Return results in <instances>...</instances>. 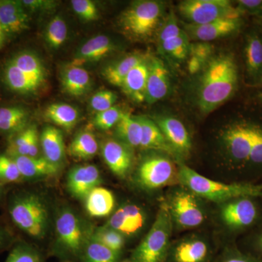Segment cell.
<instances>
[{
  "mask_svg": "<svg viewBox=\"0 0 262 262\" xmlns=\"http://www.w3.org/2000/svg\"><path fill=\"white\" fill-rule=\"evenodd\" d=\"M12 63L39 86L46 80V70L40 58L34 52L22 51L9 58Z\"/></svg>",
  "mask_w": 262,
  "mask_h": 262,
  "instance_id": "29",
  "label": "cell"
},
{
  "mask_svg": "<svg viewBox=\"0 0 262 262\" xmlns=\"http://www.w3.org/2000/svg\"><path fill=\"white\" fill-rule=\"evenodd\" d=\"M119 256V253L100 244L90 235L80 260L82 262H117Z\"/></svg>",
  "mask_w": 262,
  "mask_h": 262,
  "instance_id": "38",
  "label": "cell"
},
{
  "mask_svg": "<svg viewBox=\"0 0 262 262\" xmlns=\"http://www.w3.org/2000/svg\"><path fill=\"white\" fill-rule=\"evenodd\" d=\"M3 193H4V186L0 185V198L3 195Z\"/></svg>",
  "mask_w": 262,
  "mask_h": 262,
  "instance_id": "53",
  "label": "cell"
},
{
  "mask_svg": "<svg viewBox=\"0 0 262 262\" xmlns=\"http://www.w3.org/2000/svg\"><path fill=\"white\" fill-rule=\"evenodd\" d=\"M259 98H260V100H261V101L262 102V94L259 95Z\"/></svg>",
  "mask_w": 262,
  "mask_h": 262,
  "instance_id": "54",
  "label": "cell"
},
{
  "mask_svg": "<svg viewBox=\"0 0 262 262\" xmlns=\"http://www.w3.org/2000/svg\"><path fill=\"white\" fill-rule=\"evenodd\" d=\"M259 211L253 198L242 196L224 203L221 217L227 227L241 230L252 226L257 221Z\"/></svg>",
  "mask_w": 262,
  "mask_h": 262,
  "instance_id": "11",
  "label": "cell"
},
{
  "mask_svg": "<svg viewBox=\"0 0 262 262\" xmlns=\"http://www.w3.org/2000/svg\"><path fill=\"white\" fill-rule=\"evenodd\" d=\"M170 88V73L166 66L160 58H150L145 102L152 104L166 97Z\"/></svg>",
  "mask_w": 262,
  "mask_h": 262,
  "instance_id": "19",
  "label": "cell"
},
{
  "mask_svg": "<svg viewBox=\"0 0 262 262\" xmlns=\"http://www.w3.org/2000/svg\"><path fill=\"white\" fill-rule=\"evenodd\" d=\"M29 113L22 106L0 107V134L10 136L29 126Z\"/></svg>",
  "mask_w": 262,
  "mask_h": 262,
  "instance_id": "28",
  "label": "cell"
},
{
  "mask_svg": "<svg viewBox=\"0 0 262 262\" xmlns=\"http://www.w3.org/2000/svg\"><path fill=\"white\" fill-rule=\"evenodd\" d=\"M145 213L135 204H125L112 215L106 226L118 231L124 236H132L139 232L145 223Z\"/></svg>",
  "mask_w": 262,
  "mask_h": 262,
  "instance_id": "18",
  "label": "cell"
},
{
  "mask_svg": "<svg viewBox=\"0 0 262 262\" xmlns=\"http://www.w3.org/2000/svg\"><path fill=\"white\" fill-rule=\"evenodd\" d=\"M117 140L126 144L131 149L140 147L142 128L138 117L131 116L128 113H124L115 126Z\"/></svg>",
  "mask_w": 262,
  "mask_h": 262,
  "instance_id": "33",
  "label": "cell"
},
{
  "mask_svg": "<svg viewBox=\"0 0 262 262\" xmlns=\"http://www.w3.org/2000/svg\"><path fill=\"white\" fill-rule=\"evenodd\" d=\"M91 236L100 244L119 254L125 246V236L106 225L92 229Z\"/></svg>",
  "mask_w": 262,
  "mask_h": 262,
  "instance_id": "39",
  "label": "cell"
},
{
  "mask_svg": "<svg viewBox=\"0 0 262 262\" xmlns=\"http://www.w3.org/2000/svg\"><path fill=\"white\" fill-rule=\"evenodd\" d=\"M260 81H261V82L262 83V75H261V78H260Z\"/></svg>",
  "mask_w": 262,
  "mask_h": 262,
  "instance_id": "55",
  "label": "cell"
},
{
  "mask_svg": "<svg viewBox=\"0 0 262 262\" xmlns=\"http://www.w3.org/2000/svg\"><path fill=\"white\" fill-rule=\"evenodd\" d=\"M172 220L181 228H194L204 222L205 213L196 196L190 191H178L168 205Z\"/></svg>",
  "mask_w": 262,
  "mask_h": 262,
  "instance_id": "10",
  "label": "cell"
},
{
  "mask_svg": "<svg viewBox=\"0 0 262 262\" xmlns=\"http://www.w3.org/2000/svg\"><path fill=\"white\" fill-rule=\"evenodd\" d=\"M21 3L26 10L31 12H47L57 6L56 2L51 0H23Z\"/></svg>",
  "mask_w": 262,
  "mask_h": 262,
  "instance_id": "48",
  "label": "cell"
},
{
  "mask_svg": "<svg viewBox=\"0 0 262 262\" xmlns=\"http://www.w3.org/2000/svg\"><path fill=\"white\" fill-rule=\"evenodd\" d=\"M190 43L176 15L170 13L164 20L158 34V44L162 53L174 61H184L189 54Z\"/></svg>",
  "mask_w": 262,
  "mask_h": 262,
  "instance_id": "9",
  "label": "cell"
},
{
  "mask_svg": "<svg viewBox=\"0 0 262 262\" xmlns=\"http://www.w3.org/2000/svg\"><path fill=\"white\" fill-rule=\"evenodd\" d=\"M208 253V246L204 241L188 239L177 246L173 258L176 262H204Z\"/></svg>",
  "mask_w": 262,
  "mask_h": 262,
  "instance_id": "36",
  "label": "cell"
},
{
  "mask_svg": "<svg viewBox=\"0 0 262 262\" xmlns=\"http://www.w3.org/2000/svg\"><path fill=\"white\" fill-rule=\"evenodd\" d=\"M101 154L108 168L117 177H126L133 165L132 149L117 139H108L103 143Z\"/></svg>",
  "mask_w": 262,
  "mask_h": 262,
  "instance_id": "17",
  "label": "cell"
},
{
  "mask_svg": "<svg viewBox=\"0 0 262 262\" xmlns=\"http://www.w3.org/2000/svg\"><path fill=\"white\" fill-rule=\"evenodd\" d=\"M5 262H43V257L34 246L18 242L12 247Z\"/></svg>",
  "mask_w": 262,
  "mask_h": 262,
  "instance_id": "41",
  "label": "cell"
},
{
  "mask_svg": "<svg viewBox=\"0 0 262 262\" xmlns=\"http://www.w3.org/2000/svg\"><path fill=\"white\" fill-rule=\"evenodd\" d=\"M117 95L108 90L98 91L90 101V107L96 114L102 113L115 106L117 102Z\"/></svg>",
  "mask_w": 262,
  "mask_h": 262,
  "instance_id": "44",
  "label": "cell"
},
{
  "mask_svg": "<svg viewBox=\"0 0 262 262\" xmlns=\"http://www.w3.org/2000/svg\"><path fill=\"white\" fill-rule=\"evenodd\" d=\"M165 8L163 2H134L120 15L119 24L122 32L134 40L149 39L161 27Z\"/></svg>",
  "mask_w": 262,
  "mask_h": 262,
  "instance_id": "5",
  "label": "cell"
},
{
  "mask_svg": "<svg viewBox=\"0 0 262 262\" xmlns=\"http://www.w3.org/2000/svg\"><path fill=\"white\" fill-rule=\"evenodd\" d=\"M124 113L120 106L115 105L106 111L96 114L94 119V125L100 130H110L116 126Z\"/></svg>",
  "mask_w": 262,
  "mask_h": 262,
  "instance_id": "43",
  "label": "cell"
},
{
  "mask_svg": "<svg viewBox=\"0 0 262 262\" xmlns=\"http://www.w3.org/2000/svg\"><path fill=\"white\" fill-rule=\"evenodd\" d=\"M6 36H5V33L3 32V29L0 27V50L4 46L5 39H6Z\"/></svg>",
  "mask_w": 262,
  "mask_h": 262,
  "instance_id": "51",
  "label": "cell"
},
{
  "mask_svg": "<svg viewBox=\"0 0 262 262\" xmlns=\"http://www.w3.org/2000/svg\"><path fill=\"white\" fill-rule=\"evenodd\" d=\"M155 122L179 158H185L189 155L192 141L182 121L172 116H160L155 119Z\"/></svg>",
  "mask_w": 262,
  "mask_h": 262,
  "instance_id": "15",
  "label": "cell"
},
{
  "mask_svg": "<svg viewBox=\"0 0 262 262\" xmlns=\"http://www.w3.org/2000/svg\"><path fill=\"white\" fill-rule=\"evenodd\" d=\"M86 211L93 217H104L111 214L115 206V196L106 188L97 187L84 200Z\"/></svg>",
  "mask_w": 262,
  "mask_h": 262,
  "instance_id": "30",
  "label": "cell"
},
{
  "mask_svg": "<svg viewBox=\"0 0 262 262\" xmlns=\"http://www.w3.org/2000/svg\"><path fill=\"white\" fill-rule=\"evenodd\" d=\"M244 56L248 75L253 80H260L262 75V37L257 33H250L247 36Z\"/></svg>",
  "mask_w": 262,
  "mask_h": 262,
  "instance_id": "32",
  "label": "cell"
},
{
  "mask_svg": "<svg viewBox=\"0 0 262 262\" xmlns=\"http://www.w3.org/2000/svg\"><path fill=\"white\" fill-rule=\"evenodd\" d=\"M145 58L141 53H130L106 67L102 72L103 77L113 85L121 88L127 74Z\"/></svg>",
  "mask_w": 262,
  "mask_h": 262,
  "instance_id": "31",
  "label": "cell"
},
{
  "mask_svg": "<svg viewBox=\"0 0 262 262\" xmlns=\"http://www.w3.org/2000/svg\"><path fill=\"white\" fill-rule=\"evenodd\" d=\"M72 9L84 21H94L98 18L97 7L91 0H72Z\"/></svg>",
  "mask_w": 262,
  "mask_h": 262,
  "instance_id": "45",
  "label": "cell"
},
{
  "mask_svg": "<svg viewBox=\"0 0 262 262\" xmlns=\"http://www.w3.org/2000/svg\"><path fill=\"white\" fill-rule=\"evenodd\" d=\"M68 35V29L64 19L60 15L53 17L50 20L45 34V39L48 47L58 50L64 44Z\"/></svg>",
  "mask_w": 262,
  "mask_h": 262,
  "instance_id": "40",
  "label": "cell"
},
{
  "mask_svg": "<svg viewBox=\"0 0 262 262\" xmlns=\"http://www.w3.org/2000/svg\"><path fill=\"white\" fill-rule=\"evenodd\" d=\"M253 141L248 163L262 165V126L253 124Z\"/></svg>",
  "mask_w": 262,
  "mask_h": 262,
  "instance_id": "46",
  "label": "cell"
},
{
  "mask_svg": "<svg viewBox=\"0 0 262 262\" xmlns=\"http://www.w3.org/2000/svg\"><path fill=\"white\" fill-rule=\"evenodd\" d=\"M257 244L258 246V248H259L260 251L262 252V232L260 234V235L258 236L257 239Z\"/></svg>",
  "mask_w": 262,
  "mask_h": 262,
  "instance_id": "52",
  "label": "cell"
},
{
  "mask_svg": "<svg viewBox=\"0 0 262 262\" xmlns=\"http://www.w3.org/2000/svg\"><path fill=\"white\" fill-rule=\"evenodd\" d=\"M115 43L106 35H97L84 43L75 54L71 64L82 66L103 59L115 51Z\"/></svg>",
  "mask_w": 262,
  "mask_h": 262,
  "instance_id": "20",
  "label": "cell"
},
{
  "mask_svg": "<svg viewBox=\"0 0 262 262\" xmlns=\"http://www.w3.org/2000/svg\"><path fill=\"white\" fill-rule=\"evenodd\" d=\"M223 262H259L251 256L243 254V253H237L229 256Z\"/></svg>",
  "mask_w": 262,
  "mask_h": 262,
  "instance_id": "49",
  "label": "cell"
},
{
  "mask_svg": "<svg viewBox=\"0 0 262 262\" xmlns=\"http://www.w3.org/2000/svg\"><path fill=\"white\" fill-rule=\"evenodd\" d=\"M8 214L15 227L34 239L44 238L49 227V213L38 194L18 192L8 200Z\"/></svg>",
  "mask_w": 262,
  "mask_h": 262,
  "instance_id": "3",
  "label": "cell"
},
{
  "mask_svg": "<svg viewBox=\"0 0 262 262\" xmlns=\"http://www.w3.org/2000/svg\"><path fill=\"white\" fill-rule=\"evenodd\" d=\"M39 146L40 141L37 127L34 125H31L18 134L10 136L7 155L10 157L37 158L39 157Z\"/></svg>",
  "mask_w": 262,
  "mask_h": 262,
  "instance_id": "21",
  "label": "cell"
},
{
  "mask_svg": "<svg viewBox=\"0 0 262 262\" xmlns=\"http://www.w3.org/2000/svg\"><path fill=\"white\" fill-rule=\"evenodd\" d=\"M63 91L70 96L80 97L91 91L92 80L87 70L80 66L69 64L61 72Z\"/></svg>",
  "mask_w": 262,
  "mask_h": 262,
  "instance_id": "24",
  "label": "cell"
},
{
  "mask_svg": "<svg viewBox=\"0 0 262 262\" xmlns=\"http://www.w3.org/2000/svg\"><path fill=\"white\" fill-rule=\"evenodd\" d=\"M214 48L209 42L190 43L187 57V67L189 73L196 74L206 67L213 57Z\"/></svg>",
  "mask_w": 262,
  "mask_h": 262,
  "instance_id": "37",
  "label": "cell"
},
{
  "mask_svg": "<svg viewBox=\"0 0 262 262\" xmlns=\"http://www.w3.org/2000/svg\"><path fill=\"white\" fill-rule=\"evenodd\" d=\"M179 11L190 24H204L225 18L241 15L227 0H185L179 5Z\"/></svg>",
  "mask_w": 262,
  "mask_h": 262,
  "instance_id": "8",
  "label": "cell"
},
{
  "mask_svg": "<svg viewBox=\"0 0 262 262\" xmlns=\"http://www.w3.org/2000/svg\"><path fill=\"white\" fill-rule=\"evenodd\" d=\"M238 84V72L229 54L213 56L203 70L198 84V104L203 114H209L232 98Z\"/></svg>",
  "mask_w": 262,
  "mask_h": 262,
  "instance_id": "1",
  "label": "cell"
},
{
  "mask_svg": "<svg viewBox=\"0 0 262 262\" xmlns=\"http://www.w3.org/2000/svg\"><path fill=\"white\" fill-rule=\"evenodd\" d=\"M179 181L194 195L215 203L242 196H262V186L251 184H225L201 175L183 163H179Z\"/></svg>",
  "mask_w": 262,
  "mask_h": 262,
  "instance_id": "2",
  "label": "cell"
},
{
  "mask_svg": "<svg viewBox=\"0 0 262 262\" xmlns=\"http://www.w3.org/2000/svg\"><path fill=\"white\" fill-rule=\"evenodd\" d=\"M101 181V173L96 165H76L67 176V190L76 199L85 200L89 193L100 185Z\"/></svg>",
  "mask_w": 262,
  "mask_h": 262,
  "instance_id": "14",
  "label": "cell"
},
{
  "mask_svg": "<svg viewBox=\"0 0 262 262\" xmlns=\"http://www.w3.org/2000/svg\"><path fill=\"white\" fill-rule=\"evenodd\" d=\"M44 115L48 120L67 130H72L80 118V113L75 106L63 103L50 105Z\"/></svg>",
  "mask_w": 262,
  "mask_h": 262,
  "instance_id": "34",
  "label": "cell"
},
{
  "mask_svg": "<svg viewBox=\"0 0 262 262\" xmlns=\"http://www.w3.org/2000/svg\"><path fill=\"white\" fill-rule=\"evenodd\" d=\"M241 16L225 17L200 25L188 24L184 27V31L189 39H192L196 42H209L237 32L242 24Z\"/></svg>",
  "mask_w": 262,
  "mask_h": 262,
  "instance_id": "13",
  "label": "cell"
},
{
  "mask_svg": "<svg viewBox=\"0 0 262 262\" xmlns=\"http://www.w3.org/2000/svg\"><path fill=\"white\" fill-rule=\"evenodd\" d=\"M172 220L168 205L162 203L152 227L133 252L134 262H165L170 244Z\"/></svg>",
  "mask_w": 262,
  "mask_h": 262,
  "instance_id": "6",
  "label": "cell"
},
{
  "mask_svg": "<svg viewBox=\"0 0 262 262\" xmlns=\"http://www.w3.org/2000/svg\"><path fill=\"white\" fill-rule=\"evenodd\" d=\"M70 207H63L55 220L54 253L69 260L80 259L86 241L92 231Z\"/></svg>",
  "mask_w": 262,
  "mask_h": 262,
  "instance_id": "4",
  "label": "cell"
},
{
  "mask_svg": "<svg viewBox=\"0 0 262 262\" xmlns=\"http://www.w3.org/2000/svg\"><path fill=\"white\" fill-rule=\"evenodd\" d=\"M24 181L18 165L8 155H0V185Z\"/></svg>",
  "mask_w": 262,
  "mask_h": 262,
  "instance_id": "42",
  "label": "cell"
},
{
  "mask_svg": "<svg viewBox=\"0 0 262 262\" xmlns=\"http://www.w3.org/2000/svg\"><path fill=\"white\" fill-rule=\"evenodd\" d=\"M236 3V10L241 15H258L262 18V0H239Z\"/></svg>",
  "mask_w": 262,
  "mask_h": 262,
  "instance_id": "47",
  "label": "cell"
},
{
  "mask_svg": "<svg viewBox=\"0 0 262 262\" xmlns=\"http://www.w3.org/2000/svg\"><path fill=\"white\" fill-rule=\"evenodd\" d=\"M43 157L50 163L61 168L66 158L64 139L59 129L47 126L39 136Z\"/></svg>",
  "mask_w": 262,
  "mask_h": 262,
  "instance_id": "23",
  "label": "cell"
},
{
  "mask_svg": "<svg viewBox=\"0 0 262 262\" xmlns=\"http://www.w3.org/2000/svg\"><path fill=\"white\" fill-rule=\"evenodd\" d=\"M18 165L24 181L54 177L59 172V168L48 161L44 157H12Z\"/></svg>",
  "mask_w": 262,
  "mask_h": 262,
  "instance_id": "25",
  "label": "cell"
},
{
  "mask_svg": "<svg viewBox=\"0 0 262 262\" xmlns=\"http://www.w3.org/2000/svg\"><path fill=\"white\" fill-rule=\"evenodd\" d=\"M222 140L234 161L248 163L253 146V124L238 122L227 127Z\"/></svg>",
  "mask_w": 262,
  "mask_h": 262,
  "instance_id": "12",
  "label": "cell"
},
{
  "mask_svg": "<svg viewBox=\"0 0 262 262\" xmlns=\"http://www.w3.org/2000/svg\"><path fill=\"white\" fill-rule=\"evenodd\" d=\"M3 83L9 91L15 94H34L40 86L32 80L9 59L4 64L2 72Z\"/></svg>",
  "mask_w": 262,
  "mask_h": 262,
  "instance_id": "26",
  "label": "cell"
},
{
  "mask_svg": "<svg viewBox=\"0 0 262 262\" xmlns=\"http://www.w3.org/2000/svg\"><path fill=\"white\" fill-rule=\"evenodd\" d=\"M98 151V143L94 133L89 130L79 132L74 138L69 153L72 158L77 160L92 159Z\"/></svg>",
  "mask_w": 262,
  "mask_h": 262,
  "instance_id": "35",
  "label": "cell"
},
{
  "mask_svg": "<svg viewBox=\"0 0 262 262\" xmlns=\"http://www.w3.org/2000/svg\"><path fill=\"white\" fill-rule=\"evenodd\" d=\"M30 18L21 1H0V27L6 37H13L27 30Z\"/></svg>",
  "mask_w": 262,
  "mask_h": 262,
  "instance_id": "16",
  "label": "cell"
},
{
  "mask_svg": "<svg viewBox=\"0 0 262 262\" xmlns=\"http://www.w3.org/2000/svg\"><path fill=\"white\" fill-rule=\"evenodd\" d=\"M176 179H179L178 170L171 160L162 155L146 157L136 171V182L140 187L149 190L169 185Z\"/></svg>",
  "mask_w": 262,
  "mask_h": 262,
  "instance_id": "7",
  "label": "cell"
},
{
  "mask_svg": "<svg viewBox=\"0 0 262 262\" xmlns=\"http://www.w3.org/2000/svg\"><path fill=\"white\" fill-rule=\"evenodd\" d=\"M138 118L142 128L140 147L146 149L158 150L179 158L154 120L144 116L138 117Z\"/></svg>",
  "mask_w": 262,
  "mask_h": 262,
  "instance_id": "27",
  "label": "cell"
},
{
  "mask_svg": "<svg viewBox=\"0 0 262 262\" xmlns=\"http://www.w3.org/2000/svg\"><path fill=\"white\" fill-rule=\"evenodd\" d=\"M149 70V59L146 57L130 70L123 81L121 86L122 91L134 102L145 101Z\"/></svg>",
  "mask_w": 262,
  "mask_h": 262,
  "instance_id": "22",
  "label": "cell"
},
{
  "mask_svg": "<svg viewBox=\"0 0 262 262\" xmlns=\"http://www.w3.org/2000/svg\"><path fill=\"white\" fill-rule=\"evenodd\" d=\"M11 242L9 232L0 224V251L8 247Z\"/></svg>",
  "mask_w": 262,
  "mask_h": 262,
  "instance_id": "50",
  "label": "cell"
}]
</instances>
